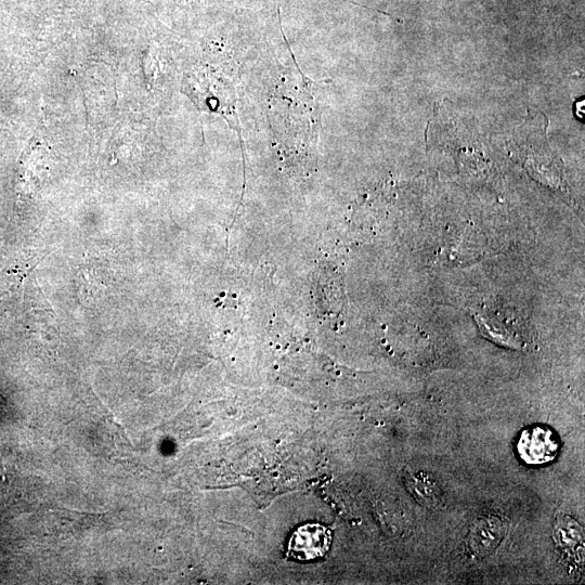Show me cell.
<instances>
[{
	"instance_id": "1",
	"label": "cell",
	"mask_w": 585,
	"mask_h": 585,
	"mask_svg": "<svg viewBox=\"0 0 585 585\" xmlns=\"http://www.w3.org/2000/svg\"><path fill=\"white\" fill-rule=\"evenodd\" d=\"M332 532L321 524H307L296 529L289 542V556L299 562H310L330 551Z\"/></svg>"
},
{
	"instance_id": "2",
	"label": "cell",
	"mask_w": 585,
	"mask_h": 585,
	"mask_svg": "<svg viewBox=\"0 0 585 585\" xmlns=\"http://www.w3.org/2000/svg\"><path fill=\"white\" fill-rule=\"evenodd\" d=\"M558 440L549 428L532 427L519 437L517 449L527 464L541 465L549 463L558 453Z\"/></svg>"
}]
</instances>
